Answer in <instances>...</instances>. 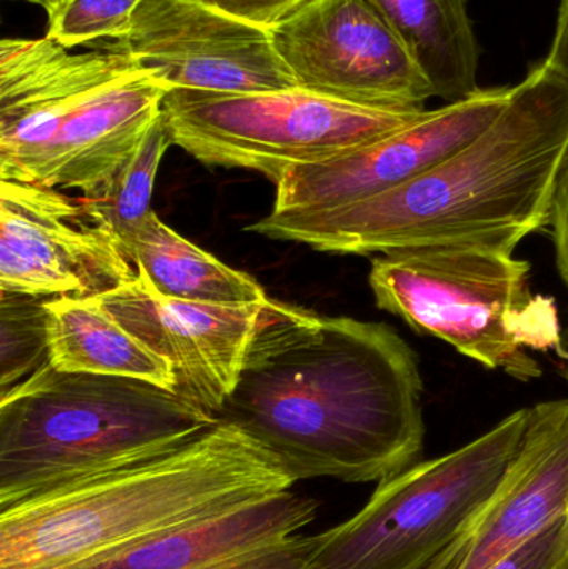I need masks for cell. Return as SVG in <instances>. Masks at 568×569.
Wrapping results in <instances>:
<instances>
[{
    "instance_id": "ffe728a7",
    "label": "cell",
    "mask_w": 568,
    "mask_h": 569,
    "mask_svg": "<svg viewBox=\"0 0 568 569\" xmlns=\"http://www.w3.org/2000/svg\"><path fill=\"white\" fill-rule=\"evenodd\" d=\"M47 300L0 291V397L50 363Z\"/></svg>"
},
{
    "instance_id": "30bf717a",
    "label": "cell",
    "mask_w": 568,
    "mask_h": 569,
    "mask_svg": "<svg viewBox=\"0 0 568 569\" xmlns=\"http://www.w3.org/2000/svg\"><path fill=\"white\" fill-rule=\"evenodd\" d=\"M100 49L132 57L169 92L252 93L297 87L270 32L192 0H140L127 36Z\"/></svg>"
},
{
    "instance_id": "52a82bcc",
    "label": "cell",
    "mask_w": 568,
    "mask_h": 569,
    "mask_svg": "<svg viewBox=\"0 0 568 569\" xmlns=\"http://www.w3.org/2000/svg\"><path fill=\"white\" fill-rule=\"evenodd\" d=\"M427 110L370 109L310 90H170L162 116L173 146L199 162L253 170L277 183L290 167L326 162L392 136Z\"/></svg>"
},
{
    "instance_id": "5bb4252c",
    "label": "cell",
    "mask_w": 568,
    "mask_h": 569,
    "mask_svg": "<svg viewBox=\"0 0 568 569\" xmlns=\"http://www.w3.org/2000/svg\"><path fill=\"white\" fill-rule=\"evenodd\" d=\"M167 93L152 70L123 53L69 107L40 186L102 199L162 116Z\"/></svg>"
},
{
    "instance_id": "603a6c76",
    "label": "cell",
    "mask_w": 568,
    "mask_h": 569,
    "mask_svg": "<svg viewBox=\"0 0 568 569\" xmlns=\"http://www.w3.org/2000/svg\"><path fill=\"white\" fill-rule=\"evenodd\" d=\"M209 569H316L312 565V541L307 535H292Z\"/></svg>"
},
{
    "instance_id": "8fae6325",
    "label": "cell",
    "mask_w": 568,
    "mask_h": 569,
    "mask_svg": "<svg viewBox=\"0 0 568 569\" xmlns=\"http://www.w3.org/2000/svg\"><path fill=\"white\" fill-rule=\"evenodd\" d=\"M512 87L427 110L406 129L326 162L290 167L276 183L272 212H320L390 192L482 136L502 113Z\"/></svg>"
},
{
    "instance_id": "2e32d148",
    "label": "cell",
    "mask_w": 568,
    "mask_h": 569,
    "mask_svg": "<svg viewBox=\"0 0 568 569\" xmlns=\"http://www.w3.org/2000/svg\"><path fill=\"white\" fill-rule=\"evenodd\" d=\"M47 313L50 365L56 370L136 378L177 391L172 368L129 333L99 298L52 297Z\"/></svg>"
},
{
    "instance_id": "9c48e42d",
    "label": "cell",
    "mask_w": 568,
    "mask_h": 569,
    "mask_svg": "<svg viewBox=\"0 0 568 569\" xmlns=\"http://www.w3.org/2000/svg\"><path fill=\"white\" fill-rule=\"evenodd\" d=\"M137 276L116 233L82 197L0 180V291L100 297Z\"/></svg>"
},
{
    "instance_id": "d6986e66",
    "label": "cell",
    "mask_w": 568,
    "mask_h": 569,
    "mask_svg": "<svg viewBox=\"0 0 568 569\" xmlns=\"http://www.w3.org/2000/svg\"><path fill=\"white\" fill-rule=\"evenodd\" d=\"M173 146L163 116L156 120L143 137L132 159L123 166L106 196L99 200L83 199L86 206L116 233L129 257L133 239L149 217L153 183L167 149ZM132 262V260H130Z\"/></svg>"
},
{
    "instance_id": "cb8c5ba5",
    "label": "cell",
    "mask_w": 568,
    "mask_h": 569,
    "mask_svg": "<svg viewBox=\"0 0 568 569\" xmlns=\"http://www.w3.org/2000/svg\"><path fill=\"white\" fill-rule=\"evenodd\" d=\"M247 26L272 32L302 12L313 0H192Z\"/></svg>"
},
{
    "instance_id": "277c9868",
    "label": "cell",
    "mask_w": 568,
    "mask_h": 569,
    "mask_svg": "<svg viewBox=\"0 0 568 569\" xmlns=\"http://www.w3.org/2000/svg\"><path fill=\"white\" fill-rule=\"evenodd\" d=\"M217 423L177 391L46 365L0 397V510L179 450Z\"/></svg>"
},
{
    "instance_id": "44dd1931",
    "label": "cell",
    "mask_w": 568,
    "mask_h": 569,
    "mask_svg": "<svg viewBox=\"0 0 568 569\" xmlns=\"http://www.w3.org/2000/svg\"><path fill=\"white\" fill-rule=\"evenodd\" d=\"M140 0H67L49 17L46 37L66 49L117 42L129 32Z\"/></svg>"
},
{
    "instance_id": "d4e9b609",
    "label": "cell",
    "mask_w": 568,
    "mask_h": 569,
    "mask_svg": "<svg viewBox=\"0 0 568 569\" xmlns=\"http://www.w3.org/2000/svg\"><path fill=\"white\" fill-rule=\"evenodd\" d=\"M549 227L552 229L557 270L568 288V143L554 186Z\"/></svg>"
},
{
    "instance_id": "ba28073f",
    "label": "cell",
    "mask_w": 568,
    "mask_h": 569,
    "mask_svg": "<svg viewBox=\"0 0 568 569\" xmlns=\"http://www.w3.org/2000/svg\"><path fill=\"white\" fill-rule=\"evenodd\" d=\"M297 87L370 109L416 112L436 97L370 0H313L270 32Z\"/></svg>"
},
{
    "instance_id": "6da1fadb",
    "label": "cell",
    "mask_w": 568,
    "mask_h": 569,
    "mask_svg": "<svg viewBox=\"0 0 568 569\" xmlns=\"http://www.w3.org/2000/svg\"><path fill=\"white\" fill-rule=\"evenodd\" d=\"M422 393L419 358L393 328L272 300L217 420L293 483H380L422 457Z\"/></svg>"
},
{
    "instance_id": "9a60e30c",
    "label": "cell",
    "mask_w": 568,
    "mask_h": 569,
    "mask_svg": "<svg viewBox=\"0 0 568 569\" xmlns=\"http://www.w3.org/2000/svg\"><path fill=\"white\" fill-rule=\"evenodd\" d=\"M319 503L287 490L183 525L79 569H209L247 551L297 535Z\"/></svg>"
},
{
    "instance_id": "ac0fdd59",
    "label": "cell",
    "mask_w": 568,
    "mask_h": 569,
    "mask_svg": "<svg viewBox=\"0 0 568 569\" xmlns=\"http://www.w3.org/2000/svg\"><path fill=\"white\" fill-rule=\"evenodd\" d=\"M130 260L153 290L196 303H263L262 284L180 237L150 212L137 230Z\"/></svg>"
},
{
    "instance_id": "4316f807",
    "label": "cell",
    "mask_w": 568,
    "mask_h": 569,
    "mask_svg": "<svg viewBox=\"0 0 568 569\" xmlns=\"http://www.w3.org/2000/svg\"><path fill=\"white\" fill-rule=\"evenodd\" d=\"M23 2L36 3V6L42 7L47 12V17H50L52 13H56L67 0H23Z\"/></svg>"
},
{
    "instance_id": "5b68a950",
    "label": "cell",
    "mask_w": 568,
    "mask_h": 569,
    "mask_svg": "<svg viewBox=\"0 0 568 569\" xmlns=\"http://www.w3.org/2000/svg\"><path fill=\"white\" fill-rule=\"evenodd\" d=\"M530 263L507 250L413 247L380 253L369 283L380 310L439 338L489 370L520 381L542 377L530 351L567 361L556 300L534 293Z\"/></svg>"
},
{
    "instance_id": "3957f363",
    "label": "cell",
    "mask_w": 568,
    "mask_h": 569,
    "mask_svg": "<svg viewBox=\"0 0 568 569\" xmlns=\"http://www.w3.org/2000/svg\"><path fill=\"white\" fill-rule=\"evenodd\" d=\"M293 485L266 448L219 421L179 450L0 510V569H79Z\"/></svg>"
},
{
    "instance_id": "4fadbf2b",
    "label": "cell",
    "mask_w": 568,
    "mask_h": 569,
    "mask_svg": "<svg viewBox=\"0 0 568 569\" xmlns=\"http://www.w3.org/2000/svg\"><path fill=\"white\" fill-rule=\"evenodd\" d=\"M568 517V400L527 411L526 430L499 485L430 569H487Z\"/></svg>"
},
{
    "instance_id": "7a4b0ae2",
    "label": "cell",
    "mask_w": 568,
    "mask_h": 569,
    "mask_svg": "<svg viewBox=\"0 0 568 569\" xmlns=\"http://www.w3.org/2000/svg\"><path fill=\"white\" fill-rule=\"evenodd\" d=\"M568 143V80L536 63L496 122L410 182L353 206L270 212L249 227L329 253L380 256L413 247L474 246L516 252L550 223Z\"/></svg>"
},
{
    "instance_id": "7402d4cb",
    "label": "cell",
    "mask_w": 568,
    "mask_h": 569,
    "mask_svg": "<svg viewBox=\"0 0 568 569\" xmlns=\"http://www.w3.org/2000/svg\"><path fill=\"white\" fill-rule=\"evenodd\" d=\"M487 569H568V517L554 521Z\"/></svg>"
},
{
    "instance_id": "8992f818",
    "label": "cell",
    "mask_w": 568,
    "mask_h": 569,
    "mask_svg": "<svg viewBox=\"0 0 568 569\" xmlns=\"http://www.w3.org/2000/svg\"><path fill=\"white\" fill-rule=\"evenodd\" d=\"M527 411L377 483L359 513L310 537L313 568H432L496 490L526 430Z\"/></svg>"
},
{
    "instance_id": "e0dca14e",
    "label": "cell",
    "mask_w": 568,
    "mask_h": 569,
    "mask_svg": "<svg viewBox=\"0 0 568 569\" xmlns=\"http://www.w3.org/2000/svg\"><path fill=\"white\" fill-rule=\"evenodd\" d=\"M447 103L479 92L480 47L469 0H370Z\"/></svg>"
},
{
    "instance_id": "484cf974",
    "label": "cell",
    "mask_w": 568,
    "mask_h": 569,
    "mask_svg": "<svg viewBox=\"0 0 568 569\" xmlns=\"http://www.w3.org/2000/svg\"><path fill=\"white\" fill-rule=\"evenodd\" d=\"M544 63L568 80V0L560 2L552 46H550Z\"/></svg>"
},
{
    "instance_id": "7c38bea8",
    "label": "cell",
    "mask_w": 568,
    "mask_h": 569,
    "mask_svg": "<svg viewBox=\"0 0 568 569\" xmlns=\"http://www.w3.org/2000/svg\"><path fill=\"white\" fill-rule=\"evenodd\" d=\"M97 298L129 333L167 361L176 375L177 393L216 418L239 381L247 351L272 301L173 300L153 290L140 272L132 282Z\"/></svg>"
},
{
    "instance_id": "83f0119b",
    "label": "cell",
    "mask_w": 568,
    "mask_h": 569,
    "mask_svg": "<svg viewBox=\"0 0 568 569\" xmlns=\"http://www.w3.org/2000/svg\"><path fill=\"white\" fill-rule=\"evenodd\" d=\"M564 338H566V350H567V361H568V327H567V335Z\"/></svg>"
}]
</instances>
